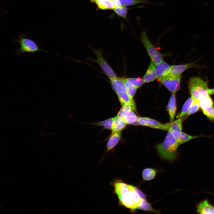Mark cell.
Listing matches in <instances>:
<instances>
[{
  "instance_id": "6da1fadb",
  "label": "cell",
  "mask_w": 214,
  "mask_h": 214,
  "mask_svg": "<svg viewBox=\"0 0 214 214\" xmlns=\"http://www.w3.org/2000/svg\"><path fill=\"white\" fill-rule=\"evenodd\" d=\"M179 144L169 130L162 143L158 144L156 148L160 157L163 159L172 161L177 157V150Z\"/></svg>"
},
{
  "instance_id": "7a4b0ae2",
  "label": "cell",
  "mask_w": 214,
  "mask_h": 214,
  "mask_svg": "<svg viewBox=\"0 0 214 214\" xmlns=\"http://www.w3.org/2000/svg\"><path fill=\"white\" fill-rule=\"evenodd\" d=\"M188 87L194 100L198 101L202 97L209 95L207 83L198 77H191L188 82Z\"/></svg>"
},
{
  "instance_id": "3957f363",
  "label": "cell",
  "mask_w": 214,
  "mask_h": 214,
  "mask_svg": "<svg viewBox=\"0 0 214 214\" xmlns=\"http://www.w3.org/2000/svg\"><path fill=\"white\" fill-rule=\"evenodd\" d=\"M120 206L128 209L131 213L136 212L142 199L134 191L133 188L117 196Z\"/></svg>"
},
{
  "instance_id": "277c9868",
  "label": "cell",
  "mask_w": 214,
  "mask_h": 214,
  "mask_svg": "<svg viewBox=\"0 0 214 214\" xmlns=\"http://www.w3.org/2000/svg\"><path fill=\"white\" fill-rule=\"evenodd\" d=\"M25 33L22 32L20 33L18 38H14L12 41L18 43L20 45L19 48L15 51L16 55L20 54L25 52L35 53L37 51H41L46 53L58 55L40 48L37 43L33 40L25 37Z\"/></svg>"
},
{
  "instance_id": "5b68a950",
  "label": "cell",
  "mask_w": 214,
  "mask_h": 214,
  "mask_svg": "<svg viewBox=\"0 0 214 214\" xmlns=\"http://www.w3.org/2000/svg\"><path fill=\"white\" fill-rule=\"evenodd\" d=\"M140 40L144 46L150 59L156 64L163 60L166 55L161 54L155 47L148 38L145 31H143Z\"/></svg>"
},
{
  "instance_id": "8992f818",
  "label": "cell",
  "mask_w": 214,
  "mask_h": 214,
  "mask_svg": "<svg viewBox=\"0 0 214 214\" xmlns=\"http://www.w3.org/2000/svg\"><path fill=\"white\" fill-rule=\"evenodd\" d=\"M96 58L91 61L97 63L107 77L111 80L117 77L116 74L103 56L102 50L92 49Z\"/></svg>"
},
{
  "instance_id": "52a82bcc",
  "label": "cell",
  "mask_w": 214,
  "mask_h": 214,
  "mask_svg": "<svg viewBox=\"0 0 214 214\" xmlns=\"http://www.w3.org/2000/svg\"><path fill=\"white\" fill-rule=\"evenodd\" d=\"M117 116L123 119L127 124L139 125L137 122L138 117L133 112L132 106L130 104L127 103L122 106Z\"/></svg>"
},
{
  "instance_id": "ba28073f",
  "label": "cell",
  "mask_w": 214,
  "mask_h": 214,
  "mask_svg": "<svg viewBox=\"0 0 214 214\" xmlns=\"http://www.w3.org/2000/svg\"><path fill=\"white\" fill-rule=\"evenodd\" d=\"M181 75H168L159 81L169 92L176 93L180 89Z\"/></svg>"
},
{
  "instance_id": "9c48e42d",
  "label": "cell",
  "mask_w": 214,
  "mask_h": 214,
  "mask_svg": "<svg viewBox=\"0 0 214 214\" xmlns=\"http://www.w3.org/2000/svg\"><path fill=\"white\" fill-rule=\"evenodd\" d=\"M137 122L139 125L153 128L168 130L169 129V122L163 124L148 117H138Z\"/></svg>"
},
{
  "instance_id": "30bf717a",
  "label": "cell",
  "mask_w": 214,
  "mask_h": 214,
  "mask_svg": "<svg viewBox=\"0 0 214 214\" xmlns=\"http://www.w3.org/2000/svg\"><path fill=\"white\" fill-rule=\"evenodd\" d=\"M113 186V193L117 196L121 195L127 191L132 189L133 185L128 184L120 179H115L110 182Z\"/></svg>"
},
{
  "instance_id": "8fae6325",
  "label": "cell",
  "mask_w": 214,
  "mask_h": 214,
  "mask_svg": "<svg viewBox=\"0 0 214 214\" xmlns=\"http://www.w3.org/2000/svg\"><path fill=\"white\" fill-rule=\"evenodd\" d=\"M199 67L195 62L185 64L172 65L170 66L168 75H179L182 74L183 72L187 69L191 68H199Z\"/></svg>"
},
{
  "instance_id": "7c38bea8",
  "label": "cell",
  "mask_w": 214,
  "mask_h": 214,
  "mask_svg": "<svg viewBox=\"0 0 214 214\" xmlns=\"http://www.w3.org/2000/svg\"><path fill=\"white\" fill-rule=\"evenodd\" d=\"M196 212L198 214H214V206L207 199L199 202L196 206Z\"/></svg>"
},
{
  "instance_id": "4fadbf2b",
  "label": "cell",
  "mask_w": 214,
  "mask_h": 214,
  "mask_svg": "<svg viewBox=\"0 0 214 214\" xmlns=\"http://www.w3.org/2000/svg\"><path fill=\"white\" fill-rule=\"evenodd\" d=\"M170 67V66L168 64L163 60L155 64L157 78L159 81L168 75Z\"/></svg>"
},
{
  "instance_id": "5bb4252c",
  "label": "cell",
  "mask_w": 214,
  "mask_h": 214,
  "mask_svg": "<svg viewBox=\"0 0 214 214\" xmlns=\"http://www.w3.org/2000/svg\"><path fill=\"white\" fill-rule=\"evenodd\" d=\"M121 136V131L111 133L107 141L106 149L104 156L114 149L119 141Z\"/></svg>"
},
{
  "instance_id": "9a60e30c",
  "label": "cell",
  "mask_w": 214,
  "mask_h": 214,
  "mask_svg": "<svg viewBox=\"0 0 214 214\" xmlns=\"http://www.w3.org/2000/svg\"><path fill=\"white\" fill-rule=\"evenodd\" d=\"M154 63L150 62L147 69L143 77L144 83L152 82L157 78V75Z\"/></svg>"
},
{
  "instance_id": "2e32d148",
  "label": "cell",
  "mask_w": 214,
  "mask_h": 214,
  "mask_svg": "<svg viewBox=\"0 0 214 214\" xmlns=\"http://www.w3.org/2000/svg\"><path fill=\"white\" fill-rule=\"evenodd\" d=\"M167 109L169 115L170 122L173 120L177 110L175 93H172L167 105Z\"/></svg>"
},
{
  "instance_id": "e0dca14e",
  "label": "cell",
  "mask_w": 214,
  "mask_h": 214,
  "mask_svg": "<svg viewBox=\"0 0 214 214\" xmlns=\"http://www.w3.org/2000/svg\"><path fill=\"white\" fill-rule=\"evenodd\" d=\"M127 124L121 118L117 116L114 117L112 128V132L122 131L126 126Z\"/></svg>"
},
{
  "instance_id": "ac0fdd59",
  "label": "cell",
  "mask_w": 214,
  "mask_h": 214,
  "mask_svg": "<svg viewBox=\"0 0 214 214\" xmlns=\"http://www.w3.org/2000/svg\"><path fill=\"white\" fill-rule=\"evenodd\" d=\"M158 171L157 169L147 168L144 169L142 172V177L144 181H149L155 178Z\"/></svg>"
},
{
  "instance_id": "d6986e66",
  "label": "cell",
  "mask_w": 214,
  "mask_h": 214,
  "mask_svg": "<svg viewBox=\"0 0 214 214\" xmlns=\"http://www.w3.org/2000/svg\"><path fill=\"white\" fill-rule=\"evenodd\" d=\"M95 3L97 7L101 10H114L115 8L114 3L112 1L96 0Z\"/></svg>"
},
{
  "instance_id": "ffe728a7",
  "label": "cell",
  "mask_w": 214,
  "mask_h": 214,
  "mask_svg": "<svg viewBox=\"0 0 214 214\" xmlns=\"http://www.w3.org/2000/svg\"><path fill=\"white\" fill-rule=\"evenodd\" d=\"M142 7L139 6L133 8L128 7L125 6H121L115 8L113 10L114 12L118 16L121 17L127 21V15L129 10L136 8H141Z\"/></svg>"
},
{
  "instance_id": "44dd1931",
  "label": "cell",
  "mask_w": 214,
  "mask_h": 214,
  "mask_svg": "<svg viewBox=\"0 0 214 214\" xmlns=\"http://www.w3.org/2000/svg\"><path fill=\"white\" fill-rule=\"evenodd\" d=\"M124 81L126 92L132 100L136 93L137 88L134 86L127 78H124Z\"/></svg>"
},
{
  "instance_id": "7402d4cb",
  "label": "cell",
  "mask_w": 214,
  "mask_h": 214,
  "mask_svg": "<svg viewBox=\"0 0 214 214\" xmlns=\"http://www.w3.org/2000/svg\"><path fill=\"white\" fill-rule=\"evenodd\" d=\"M194 100L191 96L188 98L184 103L180 113L177 116L178 118L183 117L185 115L190 109Z\"/></svg>"
},
{
  "instance_id": "603a6c76",
  "label": "cell",
  "mask_w": 214,
  "mask_h": 214,
  "mask_svg": "<svg viewBox=\"0 0 214 214\" xmlns=\"http://www.w3.org/2000/svg\"><path fill=\"white\" fill-rule=\"evenodd\" d=\"M138 209L147 212H150L156 213H160V211L157 210L153 208L151 204L147 200H142L140 204Z\"/></svg>"
},
{
  "instance_id": "cb8c5ba5",
  "label": "cell",
  "mask_w": 214,
  "mask_h": 214,
  "mask_svg": "<svg viewBox=\"0 0 214 214\" xmlns=\"http://www.w3.org/2000/svg\"><path fill=\"white\" fill-rule=\"evenodd\" d=\"M182 120L183 117H181L169 122V130L172 131H177L182 132Z\"/></svg>"
},
{
  "instance_id": "d4e9b609",
  "label": "cell",
  "mask_w": 214,
  "mask_h": 214,
  "mask_svg": "<svg viewBox=\"0 0 214 214\" xmlns=\"http://www.w3.org/2000/svg\"><path fill=\"white\" fill-rule=\"evenodd\" d=\"M114 117L111 118L104 121L93 123L92 124L96 126H101L104 129L112 130Z\"/></svg>"
},
{
  "instance_id": "484cf974",
  "label": "cell",
  "mask_w": 214,
  "mask_h": 214,
  "mask_svg": "<svg viewBox=\"0 0 214 214\" xmlns=\"http://www.w3.org/2000/svg\"><path fill=\"white\" fill-rule=\"evenodd\" d=\"M198 102L202 109L205 108L213 106V102L210 95L203 97H202Z\"/></svg>"
},
{
  "instance_id": "4316f807",
  "label": "cell",
  "mask_w": 214,
  "mask_h": 214,
  "mask_svg": "<svg viewBox=\"0 0 214 214\" xmlns=\"http://www.w3.org/2000/svg\"><path fill=\"white\" fill-rule=\"evenodd\" d=\"M121 5L123 6H131L142 3L151 4L148 0H119Z\"/></svg>"
},
{
  "instance_id": "83f0119b",
  "label": "cell",
  "mask_w": 214,
  "mask_h": 214,
  "mask_svg": "<svg viewBox=\"0 0 214 214\" xmlns=\"http://www.w3.org/2000/svg\"><path fill=\"white\" fill-rule=\"evenodd\" d=\"M201 137L200 136H193L182 132L178 142L179 145L183 144L191 139Z\"/></svg>"
},
{
  "instance_id": "f1b7e54d",
  "label": "cell",
  "mask_w": 214,
  "mask_h": 214,
  "mask_svg": "<svg viewBox=\"0 0 214 214\" xmlns=\"http://www.w3.org/2000/svg\"><path fill=\"white\" fill-rule=\"evenodd\" d=\"M203 114L210 120L214 121V108L213 106L202 109Z\"/></svg>"
},
{
  "instance_id": "f546056e",
  "label": "cell",
  "mask_w": 214,
  "mask_h": 214,
  "mask_svg": "<svg viewBox=\"0 0 214 214\" xmlns=\"http://www.w3.org/2000/svg\"><path fill=\"white\" fill-rule=\"evenodd\" d=\"M200 108L198 101L194 100L186 114L185 117H187L189 116L196 112L199 110Z\"/></svg>"
},
{
  "instance_id": "4dcf8cb0",
  "label": "cell",
  "mask_w": 214,
  "mask_h": 214,
  "mask_svg": "<svg viewBox=\"0 0 214 214\" xmlns=\"http://www.w3.org/2000/svg\"><path fill=\"white\" fill-rule=\"evenodd\" d=\"M127 79L137 89L141 87L144 83L143 79L140 77L130 78H127Z\"/></svg>"
},
{
  "instance_id": "1f68e13d",
  "label": "cell",
  "mask_w": 214,
  "mask_h": 214,
  "mask_svg": "<svg viewBox=\"0 0 214 214\" xmlns=\"http://www.w3.org/2000/svg\"><path fill=\"white\" fill-rule=\"evenodd\" d=\"M134 191L137 193L139 197L142 200H147V196L139 188L133 186Z\"/></svg>"
},
{
  "instance_id": "d6a6232c",
  "label": "cell",
  "mask_w": 214,
  "mask_h": 214,
  "mask_svg": "<svg viewBox=\"0 0 214 214\" xmlns=\"http://www.w3.org/2000/svg\"><path fill=\"white\" fill-rule=\"evenodd\" d=\"M172 132L174 137L178 142L182 132L177 131H174Z\"/></svg>"
},
{
  "instance_id": "836d02e7",
  "label": "cell",
  "mask_w": 214,
  "mask_h": 214,
  "mask_svg": "<svg viewBox=\"0 0 214 214\" xmlns=\"http://www.w3.org/2000/svg\"><path fill=\"white\" fill-rule=\"evenodd\" d=\"M209 95H212L214 94V88L213 89H209L208 91Z\"/></svg>"
},
{
  "instance_id": "e575fe53",
  "label": "cell",
  "mask_w": 214,
  "mask_h": 214,
  "mask_svg": "<svg viewBox=\"0 0 214 214\" xmlns=\"http://www.w3.org/2000/svg\"><path fill=\"white\" fill-rule=\"evenodd\" d=\"M207 193H210V194L213 195L214 196V193L212 192H207Z\"/></svg>"
},
{
  "instance_id": "d590c367",
  "label": "cell",
  "mask_w": 214,
  "mask_h": 214,
  "mask_svg": "<svg viewBox=\"0 0 214 214\" xmlns=\"http://www.w3.org/2000/svg\"><path fill=\"white\" fill-rule=\"evenodd\" d=\"M91 2H95L96 0H89Z\"/></svg>"
}]
</instances>
